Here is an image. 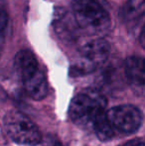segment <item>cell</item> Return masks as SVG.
Listing matches in <instances>:
<instances>
[{
    "mask_svg": "<svg viewBox=\"0 0 145 146\" xmlns=\"http://www.w3.org/2000/svg\"><path fill=\"white\" fill-rule=\"evenodd\" d=\"M124 72L127 81L135 90H145V59L130 56L126 59Z\"/></svg>",
    "mask_w": 145,
    "mask_h": 146,
    "instance_id": "52a82bcc",
    "label": "cell"
},
{
    "mask_svg": "<svg viewBox=\"0 0 145 146\" xmlns=\"http://www.w3.org/2000/svg\"><path fill=\"white\" fill-rule=\"evenodd\" d=\"M14 64L20 77L28 75L39 69V65L35 55L30 50H21L16 54Z\"/></svg>",
    "mask_w": 145,
    "mask_h": 146,
    "instance_id": "9c48e42d",
    "label": "cell"
},
{
    "mask_svg": "<svg viewBox=\"0 0 145 146\" xmlns=\"http://www.w3.org/2000/svg\"><path fill=\"white\" fill-rule=\"evenodd\" d=\"M43 146H63V144L55 136L48 135L45 137L44 141H43Z\"/></svg>",
    "mask_w": 145,
    "mask_h": 146,
    "instance_id": "7c38bea8",
    "label": "cell"
},
{
    "mask_svg": "<svg viewBox=\"0 0 145 146\" xmlns=\"http://www.w3.org/2000/svg\"><path fill=\"white\" fill-rule=\"evenodd\" d=\"M107 116L115 135L132 134L139 129L143 121L142 112L131 104H121L107 110Z\"/></svg>",
    "mask_w": 145,
    "mask_h": 146,
    "instance_id": "5b68a950",
    "label": "cell"
},
{
    "mask_svg": "<svg viewBox=\"0 0 145 146\" xmlns=\"http://www.w3.org/2000/svg\"><path fill=\"white\" fill-rule=\"evenodd\" d=\"M72 8L79 28L87 34L99 36L109 29V13L97 0H73Z\"/></svg>",
    "mask_w": 145,
    "mask_h": 146,
    "instance_id": "7a4b0ae2",
    "label": "cell"
},
{
    "mask_svg": "<svg viewBox=\"0 0 145 146\" xmlns=\"http://www.w3.org/2000/svg\"><path fill=\"white\" fill-rule=\"evenodd\" d=\"M139 43L142 48L145 49V23H144L143 27H142L141 32H140V35H139Z\"/></svg>",
    "mask_w": 145,
    "mask_h": 146,
    "instance_id": "5bb4252c",
    "label": "cell"
},
{
    "mask_svg": "<svg viewBox=\"0 0 145 146\" xmlns=\"http://www.w3.org/2000/svg\"><path fill=\"white\" fill-rule=\"evenodd\" d=\"M81 57L71 67L73 76L87 75L103 65L109 56V45L99 37L85 40L79 45Z\"/></svg>",
    "mask_w": 145,
    "mask_h": 146,
    "instance_id": "3957f363",
    "label": "cell"
},
{
    "mask_svg": "<svg viewBox=\"0 0 145 146\" xmlns=\"http://www.w3.org/2000/svg\"><path fill=\"white\" fill-rule=\"evenodd\" d=\"M8 136L22 145H37L42 141V135L37 125L24 113L12 110L6 113L3 120Z\"/></svg>",
    "mask_w": 145,
    "mask_h": 146,
    "instance_id": "277c9868",
    "label": "cell"
},
{
    "mask_svg": "<svg viewBox=\"0 0 145 146\" xmlns=\"http://www.w3.org/2000/svg\"><path fill=\"white\" fill-rule=\"evenodd\" d=\"M120 146H145V142L143 140H139V139H134V140L128 141V142L124 143V144Z\"/></svg>",
    "mask_w": 145,
    "mask_h": 146,
    "instance_id": "4fadbf2b",
    "label": "cell"
},
{
    "mask_svg": "<svg viewBox=\"0 0 145 146\" xmlns=\"http://www.w3.org/2000/svg\"><path fill=\"white\" fill-rule=\"evenodd\" d=\"M8 24V14L3 7L0 6V35H3Z\"/></svg>",
    "mask_w": 145,
    "mask_h": 146,
    "instance_id": "8fae6325",
    "label": "cell"
},
{
    "mask_svg": "<svg viewBox=\"0 0 145 146\" xmlns=\"http://www.w3.org/2000/svg\"><path fill=\"white\" fill-rule=\"evenodd\" d=\"M3 35H0V56H1V51H2V47H3Z\"/></svg>",
    "mask_w": 145,
    "mask_h": 146,
    "instance_id": "9a60e30c",
    "label": "cell"
},
{
    "mask_svg": "<svg viewBox=\"0 0 145 146\" xmlns=\"http://www.w3.org/2000/svg\"><path fill=\"white\" fill-rule=\"evenodd\" d=\"M145 15V0H127L122 9L125 21H134Z\"/></svg>",
    "mask_w": 145,
    "mask_h": 146,
    "instance_id": "30bf717a",
    "label": "cell"
},
{
    "mask_svg": "<svg viewBox=\"0 0 145 146\" xmlns=\"http://www.w3.org/2000/svg\"><path fill=\"white\" fill-rule=\"evenodd\" d=\"M25 92L35 100H41L48 94V81L40 69L21 78Z\"/></svg>",
    "mask_w": 145,
    "mask_h": 146,
    "instance_id": "8992f818",
    "label": "cell"
},
{
    "mask_svg": "<svg viewBox=\"0 0 145 146\" xmlns=\"http://www.w3.org/2000/svg\"><path fill=\"white\" fill-rule=\"evenodd\" d=\"M54 27L56 32L62 39L67 41L73 40L77 37V29H79L73 18V13L59 8L54 15Z\"/></svg>",
    "mask_w": 145,
    "mask_h": 146,
    "instance_id": "ba28073f",
    "label": "cell"
},
{
    "mask_svg": "<svg viewBox=\"0 0 145 146\" xmlns=\"http://www.w3.org/2000/svg\"><path fill=\"white\" fill-rule=\"evenodd\" d=\"M107 100L101 92L87 88L73 98L69 106V115L75 125L91 129L95 121L107 111Z\"/></svg>",
    "mask_w": 145,
    "mask_h": 146,
    "instance_id": "6da1fadb",
    "label": "cell"
}]
</instances>
